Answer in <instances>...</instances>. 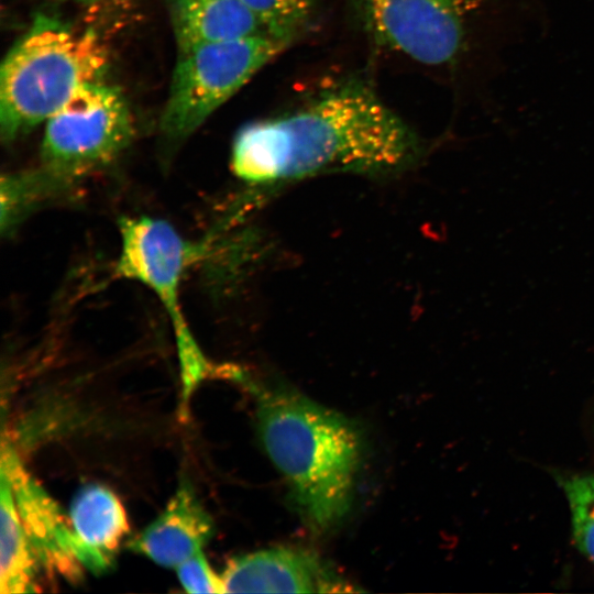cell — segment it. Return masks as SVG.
Instances as JSON below:
<instances>
[{
  "mask_svg": "<svg viewBox=\"0 0 594 594\" xmlns=\"http://www.w3.org/2000/svg\"><path fill=\"white\" fill-rule=\"evenodd\" d=\"M418 151L413 131L374 94L344 86L240 129L231 165L239 178L264 184L330 170L396 172Z\"/></svg>",
  "mask_w": 594,
  "mask_h": 594,
  "instance_id": "6da1fadb",
  "label": "cell"
},
{
  "mask_svg": "<svg viewBox=\"0 0 594 594\" xmlns=\"http://www.w3.org/2000/svg\"><path fill=\"white\" fill-rule=\"evenodd\" d=\"M257 427L307 525L324 532L348 513L361 443L353 425L292 392L257 393Z\"/></svg>",
  "mask_w": 594,
  "mask_h": 594,
  "instance_id": "7a4b0ae2",
  "label": "cell"
},
{
  "mask_svg": "<svg viewBox=\"0 0 594 594\" xmlns=\"http://www.w3.org/2000/svg\"><path fill=\"white\" fill-rule=\"evenodd\" d=\"M109 65L103 42L55 18L37 15L0 70V130L10 142L46 122Z\"/></svg>",
  "mask_w": 594,
  "mask_h": 594,
  "instance_id": "3957f363",
  "label": "cell"
},
{
  "mask_svg": "<svg viewBox=\"0 0 594 594\" xmlns=\"http://www.w3.org/2000/svg\"><path fill=\"white\" fill-rule=\"evenodd\" d=\"M266 33L178 48L161 130L172 141L193 134L284 47Z\"/></svg>",
  "mask_w": 594,
  "mask_h": 594,
  "instance_id": "277c9868",
  "label": "cell"
},
{
  "mask_svg": "<svg viewBox=\"0 0 594 594\" xmlns=\"http://www.w3.org/2000/svg\"><path fill=\"white\" fill-rule=\"evenodd\" d=\"M371 33L383 45L428 66H449L488 29L497 0H358Z\"/></svg>",
  "mask_w": 594,
  "mask_h": 594,
  "instance_id": "5b68a950",
  "label": "cell"
},
{
  "mask_svg": "<svg viewBox=\"0 0 594 594\" xmlns=\"http://www.w3.org/2000/svg\"><path fill=\"white\" fill-rule=\"evenodd\" d=\"M121 250L117 274L147 286L165 308L175 331L185 393L210 374H220L209 363L186 322L180 305V282L197 248L168 222L151 217L119 220Z\"/></svg>",
  "mask_w": 594,
  "mask_h": 594,
  "instance_id": "8992f818",
  "label": "cell"
},
{
  "mask_svg": "<svg viewBox=\"0 0 594 594\" xmlns=\"http://www.w3.org/2000/svg\"><path fill=\"white\" fill-rule=\"evenodd\" d=\"M45 123L42 165L73 180L112 162L134 135L123 94L100 80L81 86Z\"/></svg>",
  "mask_w": 594,
  "mask_h": 594,
  "instance_id": "52a82bcc",
  "label": "cell"
},
{
  "mask_svg": "<svg viewBox=\"0 0 594 594\" xmlns=\"http://www.w3.org/2000/svg\"><path fill=\"white\" fill-rule=\"evenodd\" d=\"M0 470L11 486L20 519L38 562L48 573L77 582L84 566L75 556L70 522L4 439Z\"/></svg>",
  "mask_w": 594,
  "mask_h": 594,
  "instance_id": "ba28073f",
  "label": "cell"
},
{
  "mask_svg": "<svg viewBox=\"0 0 594 594\" xmlns=\"http://www.w3.org/2000/svg\"><path fill=\"white\" fill-rule=\"evenodd\" d=\"M226 593H330L351 591L311 554L275 548L230 560L222 573Z\"/></svg>",
  "mask_w": 594,
  "mask_h": 594,
  "instance_id": "9c48e42d",
  "label": "cell"
},
{
  "mask_svg": "<svg viewBox=\"0 0 594 594\" xmlns=\"http://www.w3.org/2000/svg\"><path fill=\"white\" fill-rule=\"evenodd\" d=\"M213 524L188 482H183L165 509L129 547L155 563L177 568L202 550Z\"/></svg>",
  "mask_w": 594,
  "mask_h": 594,
  "instance_id": "30bf717a",
  "label": "cell"
},
{
  "mask_svg": "<svg viewBox=\"0 0 594 594\" xmlns=\"http://www.w3.org/2000/svg\"><path fill=\"white\" fill-rule=\"evenodd\" d=\"M69 517L75 556L84 569L98 574L111 568L129 532L127 513L117 495L105 486L88 485L74 497Z\"/></svg>",
  "mask_w": 594,
  "mask_h": 594,
  "instance_id": "8fae6325",
  "label": "cell"
},
{
  "mask_svg": "<svg viewBox=\"0 0 594 594\" xmlns=\"http://www.w3.org/2000/svg\"><path fill=\"white\" fill-rule=\"evenodd\" d=\"M177 48L265 33L243 0H169Z\"/></svg>",
  "mask_w": 594,
  "mask_h": 594,
  "instance_id": "7c38bea8",
  "label": "cell"
},
{
  "mask_svg": "<svg viewBox=\"0 0 594 594\" xmlns=\"http://www.w3.org/2000/svg\"><path fill=\"white\" fill-rule=\"evenodd\" d=\"M0 593L35 592L36 554L20 519L11 486L0 484Z\"/></svg>",
  "mask_w": 594,
  "mask_h": 594,
  "instance_id": "4fadbf2b",
  "label": "cell"
},
{
  "mask_svg": "<svg viewBox=\"0 0 594 594\" xmlns=\"http://www.w3.org/2000/svg\"><path fill=\"white\" fill-rule=\"evenodd\" d=\"M74 180L42 165L40 169L8 175L1 180V224L11 228L37 202L67 188Z\"/></svg>",
  "mask_w": 594,
  "mask_h": 594,
  "instance_id": "5bb4252c",
  "label": "cell"
},
{
  "mask_svg": "<svg viewBox=\"0 0 594 594\" xmlns=\"http://www.w3.org/2000/svg\"><path fill=\"white\" fill-rule=\"evenodd\" d=\"M578 548L594 563V475H574L563 481Z\"/></svg>",
  "mask_w": 594,
  "mask_h": 594,
  "instance_id": "9a60e30c",
  "label": "cell"
},
{
  "mask_svg": "<svg viewBox=\"0 0 594 594\" xmlns=\"http://www.w3.org/2000/svg\"><path fill=\"white\" fill-rule=\"evenodd\" d=\"M266 34L286 42L310 14L314 0H243Z\"/></svg>",
  "mask_w": 594,
  "mask_h": 594,
  "instance_id": "2e32d148",
  "label": "cell"
},
{
  "mask_svg": "<svg viewBox=\"0 0 594 594\" xmlns=\"http://www.w3.org/2000/svg\"><path fill=\"white\" fill-rule=\"evenodd\" d=\"M176 569L179 582L188 593H226L222 576L210 568L202 551L195 553Z\"/></svg>",
  "mask_w": 594,
  "mask_h": 594,
  "instance_id": "e0dca14e",
  "label": "cell"
},
{
  "mask_svg": "<svg viewBox=\"0 0 594 594\" xmlns=\"http://www.w3.org/2000/svg\"><path fill=\"white\" fill-rule=\"evenodd\" d=\"M87 7L107 8V7H123L133 0H70Z\"/></svg>",
  "mask_w": 594,
  "mask_h": 594,
  "instance_id": "ac0fdd59",
  "label": "cell"
}]
</instances>
